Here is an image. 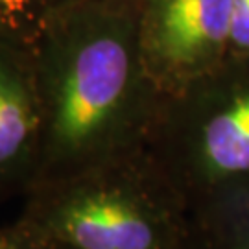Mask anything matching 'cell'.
Segmentation results:
<instances>
[{"label": "cell", "mask_w": 249, "mask_h": 249, "mask_svg": "<svg viewBox=\"0 0 249 249\" xmlns=\"http://www.w3.org/2000/svg\"><path fill=\"white\" fill-rule=\"evenodd\" d=\"M34 55L43 107L34 185L146 148L164 92L144 61L141 0H72Z\"/></svg>", "instance_id": "obj_1"}, {"label": "cell", "mask_w": 249, "mask_h": 249, "mask_svg": "<svg viewBox=\"0 0 249 249\" xmlns=\"http://www.w3.org/2000/svg\"><path fill=\"white\" fill-rule=\"evenodd\" d=\"M20 218L61 249H187L192 214L146 148L28 190Z\"/></svg>", "instance_id": "obj_2"}, {"label": "cell", "mask_w": 249, "mask_h": 249, "mask_svg": "<svg viewBox=\"0 0 249 249\" xmlns=\"http://www.w3.org/2000/svg\"><path fill=\"white\" fill-rule=\"evenodd\" d=\"M146 150L194 218L249 205V55L164 94Z\"/></svg>", "instance_id": "obj_3"}, {"label": "cell", "mask_w": 249, "mask_h": 249, "mask_svg": "<svg viewBox=\"0 0 249 249\" xmlns=\"http://www.w3.org/2000/svg\"><path fill=\"white\" fill-rule=\"evenodd\" d=\"M232 0H141L146 67L164 94L231 55Z\"/></svg>", "instance_id": "obj_4"}, {"label": "cell", "mask_w": 249, "mask_h": 249, "mask_svg": "<svg viewBox=\"0 0 249 249\" xmlns=\"http://www.w3.org/2000/svg\"><path fill=\"white\" fill-rule=\"evenodd\" d=\"M41 133L34 46L0 41V199L26 194L34 185Z\"/></svg>", "instance_id": "obj_5"}, {"label": "cell", "mask_w": 249, "mask_h": 249, "mask_svg": "<svg viewBox=\"0 0 249 249\" xmlns=\"http://www.w3.org/2000/svg\"><path fill=\"white\" fill-rule=\"evenodd\" d=\"M72 0H0V41L34 46L48 22Z\"/></svg>", "instance_id": "obj_6"}, {"label": "cell", "mask_w": 249, "mask_h": 249, "mask_svg": "<svg viewBox=\"0 0 249 249\" xmlns=\"http://www.w3.org/2000/svg\"><path fill=\"white\" fill-rule=\"evenodd\" d=\"M187 249H249V205L211 216H192Z\"/></svg>", "instance_id": "obj_7"}, {"label": "cell", "mask_w": 249, "mask_h": 249, "mask_svg": "<svg viewBox=\"0 0 249 249\" xmlns=\"http://www.w3.org/2000/svg\"><path fill=\"white\" fill-rule=\"evenodd\" d=\"M0 249H53V246L24 218L0 227Z\"/></svg>", "instance_id": "obj_8"}, {"label": "cell", "mask_w": 249, "mask_h": 249, "mask_svg": "<svg viewBox=\"0 0 249 249\" xmlns=\"http://www.w3.org/2000/svg\"><path fill=\"white\" fill-rule=\"evenodd\" d=\"M231 53L249 55V0H232Z\"/></svg>", "instance_id": "obj_9"}, {"label": "cell", "mask_w": 249, "mask_h": 249, "mask_svg": "<svg viewBox=\"0 0 249 249\" xmlns=\"http://www.w3.org/2000/svg\"><path fill=\"white\" fill-rule=\"evenodd\" d=\"M53 249H61V248H53Z\"/></svg>", "instance_id": "obj_10"}]
</instances>
